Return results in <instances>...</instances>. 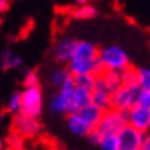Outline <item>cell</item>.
Segmentation results:
<instances>
[{"label":"cell","instance_id":"obj_1","mask_svg":"<svg viewBox=\"0 0 150 150\" xmlns=\"http://www.w3.org/2000/svg\"><path fill=\"white\" fill-rule=\"evenodd\" d=\"M98 58H99L103 69L108 70V72L120 73L123 72L124 69L131 66L127 52L118 46H108L102 48V50H99Z\"/></svg>","mask_w":150,"mask_h":150},{"label":"cell","instance_id":"obj_2","mask_svg":"<svg viewBox=\"0 0 150 150\" xmlns=\"http://www.w3.org/2000/svg\"><path fill=\"white\" fill-rule=\"evenodd\" d=\"M141 87L138 84L132 86H120L112 94V108L127 113L134 106H137L138 96L141 94Z\"/></svg>","mask_w":150,"mask_h":150},{"label":"cell","instance_id":"obj_3","mask_svg":"<svg viewBox=\"0 0 150 150\" xmlns=\"http://www.w3.org/2000/svg\"><path fill=\"white\" fill-rule=\"evenodd\" d=\"M43 110V94L40 87L23 88L21 92V112L19 113L37 118Z\"/></svg>","mask_w":150,"mask_h":150},{"label":"cell","instance_id":"obj_4","mask_svg":"<svg viewBox=\"0 0 150 150\" xmlns=\"http://www.w3.org/2000/svg\"><path fill=\"white\" fill-rule=\"evenodd\" d=\"M127 125V113L120 112L116 109H109L106 110L100 118L99 124L96 125V129L102 134H113L117 135L124 127Z\"/></svg>","mask_w":150,"mask_h":150},{"label":"cell","instance_id":"obj_5","mask_svg":"<svg viewBox=\"0 0 150 150\" xmlns=\"http://www.w3.org/2000/svg\"><path fill=\"white\" fill-rule=\"evenodd\" d=\"M41 125L39 120L26 114L18 113L13 118V132L18 134L19 137L25 138H33L40 132Z\"/></svg>","mask_w":150,"mask_h":150},{"label":"cell","instance_id":"obj_6","mask_svg":"<svg viewBox=\"0 0 150 150\" xmlns=\"http://www.w3.org/2000/svg\"><path fill=\"white\" fill-rule=\"evenodd\" d=\"M146 132H139L131 125H125L121 131L117 134L118 149L120 150H139L143 145L146 138Z\"/></svg>","mask_w":150,"mask_h":150},{"label":"cell","instance_id":"obj_7","mask_svg":"<svg viewBox=\"0 0 150 150\" xmlns=\"http://www.w3.org/2000/svg\"><path fill=\"white\" fill-rule=\"evenodd\" d=\"M91 103H94L96 108L102 109L103 112L112 109V92L108 90L102 74L95 76V83H94V88H92Z\"/></svg>","mask_w":150,"mask_h":150},{"label":"cell","instance_id":"obj_8","mask_svg":"<svg viewBox=\"0 0 150 150\" xmlns=\"http://www.w3.org/2000/svg\"><path fill=\"white\" fill-rule=\"evenodd\" d=\"M127 124L139 132H146L150 129V109L141 106H134L127 112Z\"/></svg>","mask_w":150,"mask_h":150},{"label":"cell","instance_id":"obj_9","mask_svg":"<svg viewBox=\"0 0 150 150\" xmlns=\"http://www.w3.org/2000/svg\"><path fill=\"white\" fill-rule=\"evenodd\" d=\"M79 40H76L74 37H64L59 41H57V44L54 47V57L55 59L61 62V64H69L76 54V48H77Z\"/></svg>","mask_w":150,"mask_h":150},{"label":"cell","instance_id":"obj_10","mask_svg":"<svg viewBox=\"0 0 150 150\" xmlns=\"http://www.w3.org/2000/svg\"><path fill=\"white\" fill-rule=\"evenodd\" d=\"M68 123V128L70 131L77 135V137H87L90 132L94 129V127H91L90 124L87 123L84 118H81L79 114H70L66 118Z\"/></svg>","mask_w":150,"mask_h":150},{"label":"cell","instance_id":"obj_11","mask_svg":"<svg viewBox=\"0 0 150 150\" xmlns=\"http://www.w3.org/2000/svg\"><path fill=\"white\" fill-rule=\"evenodd\" d=\"M99 48L91 43V41H79L74 58L83 59V61H94L98 58Z\"/></svg>","mask_w":150,"mask_h":150},{"label":"cell","instance_id":"obj_12","mask_svg":"<svg viewBox=\"0 0 150 150\" xmlns=\"http://www.w3.org/2000/svg\"><path fill=\"white\" fill-rule=\"evenodd\" d=\"M103 110L99 109V108H96L94 103H90L87 105L86 108H83V109L79 110V116L81 118H84L87 123L90 124L91 127L95 128L98 124H99L100 118H102V116H103Z\"/></svg>","mask_w":150,"mask_h":150},{"label":"cell","instance_id":"obj_13","mask_svg":"<svg viewBox=\"0 0 150 150\" xmlns=\"http://www.w3.org/2000/svg\"><path fill=\"white\" fill-rule=\"evenodd\" d=\"M0 65L1 68L7 70V69H15L19 68L22 65V59L18 55H15L11 50H4L0 54Z\"/></svg>","mask_w":150,"mask_h":150},{"label":"cell","instance_id":"obj_14","mask_svg":"<svg viewBox=\"0 0 150 150\" xmlns=\"http://www.w3.org/2000/svg\"><path fill=\"white\" fill-rule=\"evenodd\" d=\"M81 6H79L72 11V15L77 19H91L96 17L98 10L95 6L92 4H86V1H80Z\"/></svg>","mask_w":150,"mask_h":150},{"label":"cell","instance_id":"obj_15","mask_svg":"<svg viewBox=\"0 0 150 150\" xmlns=\"http://www.w3.org/2000/svg\"><path fill=\"white\" fill-rule=\"evenodd\" d=\"M91 98H92V91L76 88L74 94H73V105L76 106L77 110H80L83 108H86L87 105L91 103Z\"/></svg>","mask_w":150,"mask_h":150},{"label":"cell","instance_id":"obj_16","mask_svg":"<svg viewBox=\"0 0 150 150\" xmlns=\"http://www.w3.org/2000/svg\"><path fill=\"white\" fill-rule=\"evenodd\" d=\"M72 79L76 88L92 91L94 83H95V76L94 74H77V76H72Z\"/></svg>","mask_w":150,"mask_h":150},{"label":"cell","instance_id":"obj_17","mask_svg":"<svg viewBox=\"0 0 150 150\" xmlns=\"http://www.w3.org/2000/svg\"><path fill=\"white\" fill-rule=\"evenodd\" d=\"M66 108H68V100L65 96L58 92L55 94L50 100V110L54 114H66Z\"/></svg>","mask_w":150,"mask_h":150},{"label":"cell","instance_id":"obj_18","mask_svg":"<svg viewBox=\"0 0 150 150\" xmlns=\"http://www.w3.org/2000/svg\"><path fill=\"white\" fill-rule=\"evenodd\" d=\"M102 77H103L105 84L108 87V90H109L112 94L117 90L118 87L121 86L120 73H117V72H108V70H105V72L102 73Z\"/></svg>","mask_w":150,"mask_h":150},{"label":"cell","instance_id":"obj_19","mask_svg":"<svg viewBox=\"0 0 150 150\" xmlns=\"http://www.w3.org/2000/svg\"><path fill=\"white\" fill-rule=\"evenodd\" d=\"M137 84L143 91H150V69L139 68L137 69Z\"/></svg>","mask_w":150,"mask_h":150},{"label":"cell","instance_id":"obj_20","mask_svg":"<svg viewBox=\"0 0 150 150\" xmlns=\"http://www.w3.org/2000/svg\"><path fill=\"white\" fill-rule=\"evenodd\" d=\"M99 146L103 150H120L118 149L117 135H113V134H105V135H102Z\"/></svg>","mask_w":150,"mask_h":150},{"label":"cell","instance_id":"obj_21","mask_svg":"<svg viewBox=\"0 0 150 150\" xmlns=\"http://www.w3.org/2000/svg\"><path fill=\"white\" fill-rule=\"evenodd\" d=\"M6 142H7V146L10 147L8 150H23L25 149V139L13 131L8 134Z\"/></svg>","mask_w":150,"mask_h":150},{"label":"cell","instance_id":"obj_22","mask_svg":"<svg viewBox=\"0 0 150 150\" xmlns=\"http://www.w3.org/2000/svg\"><path fill=\"white\" fill-rule=\"evenodd\" d=\"M120 79H121V86H132L137 84V69L127 68L123 72H120Z\"/></svg>","mask_w":150,"mask_h":150},{"label":"cell","instance_id":"obj_23","mask_svg":"<svg viewBox=\"0 0 150 150\" xmlns=\"http://www.w3.org/2000/svg\"><path fill=\"white\" fill-rule=\"evenodd\" d=\"M7 112L18 114L21 112V92H15L10 96L7 102Z\"/></svg>","mask_w":150,"mask_h":150},{"label":"cell","instance_id":"obj_24","mask_svg":"<svg viewBox=\"0 0 150 150\" xmlns=\"http://www.w3.org/2000/svg\"><path fill=\"white\" fill-rule=\"evenodd\" d=\"M69 76V72L68 69H57L54 73H52V76H51V81L54 84L55 87H61L64 84V81L68 79Z\"/></svg>","mask_w":150,"mask_h":150},{"label":"cell","instance_id":"obj_25","mask_svg":"<svg viewBox=\"0 0 150 150\" xmlns=\"http://www.w3.org/2000/svg\"><path fill=\"white\" fill-rule=\"evenodd\" d=\"M39 81H40V79H39V74H37L35 70H30V72L26 73V76H25V88H30V87H39Z\"/></svg>","mask_w":150,"mask_h":150},{"label":"cell","instance_id":"obj_26","mask_svg":"<svg viewBox=\"0 0 150 150\" xmlns=\"http://www.w3.org/2000/svg\"><path fill=\"white\" fill-rule=\"evenodd\" d=\"M138 106L145 108V109H150V91H143L142 90L139 96H138Z\"/></svg>","mask_w":150,"mask_h":150},{"label":"cell","instance_id":"obj_27","mask_svg":"<svg viewBox=\"0 0 150 150\" xmlns=\"http://www.w3.org/2000/svg\"><path fill=\"white\" fill-rule=\"evenodd\" d=\"M102 135H103L102 132H99L96 128H94V129H92V131L87 135V138H88V141L91 142L92 145H98V146H99V142H100V139H102Z\"/></svg>","mask_w":150,"mask_h":150},{"label":"cell","instance_id":"obj_28","mask_svg":"<svg viewBox=\"0 0 150 150\" xmlns=\"http://www.w3.org/2000/svg\"><path fill=\"white\" fill-rule=\"evenodd\" d=\"M7 10H8V1H6V0H0V14L6 13Z\"/></svg>","mask_w":150,"mask_h":150},{"label":"cell","instance_id":"obj_29","mask_svg":"<svg viewBox=\"0 0 150 150\" xmlns=\"http://www.w3.org/2000/svg\"><path fill=\"white\" fill-rule=\"evenodd\" d=\"M142 147L145 150H150V134H147L145 138V141H143V145H142Z\"/></svg>","mask_w":150,"mask_h":150},{"label":"cell","instance_id":"obj_30","mask_svg":"<svg viewBox=\"0 0 150 150\" xmlns=\"http://www.w3.org/2000/svg\"><path fill=\"white\" fill-rule=\"evenodd\" d=\"M0 150H6V143L3 139H0Z\"/></svg>","mask_w":150,"mask_h":150},{"label":"cell","instance_id":"obj_31","mask_svg":"<svg viewBox=\"0 0 150 150\" xmlns=\"http://www.w3.org/2000/svg\"><path fill=\"white\" fill-rule=\"evenodd\" d=\"M3 117H4V114H3L1 112H0V123H1V120H3Z\"/></svg>","mask_w":150,"mask_h":150}]
</instances>
